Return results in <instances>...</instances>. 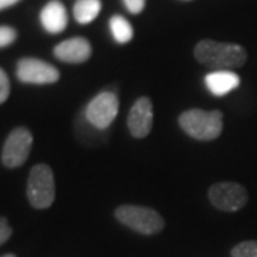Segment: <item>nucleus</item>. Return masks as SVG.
Returning a JSON list of instances; mask_svg holds the SVG:
<instances>
[{
    "label": "nucleus",
    "instance_id": "obj_1",
    "mask_svg": "<svg viewBox=\"0 0 257 257\" xmlns=\"http://www.w3.org/2000/svg\"><path fill=\"white\" fill-rule=\"evenodd\" d=\"M194 57L199 63L223 70L229 67H241L247 62V52L236 43L204 39L194 47Z\"/></svg>",
    "mask_w": 257,
    "mask_h": 257
},
{
    "label": "nucleus",
    "instance_id": "obj_2",
    "mask_svg": "<svg viewBox=\"0 0 257 257\" xmlns=\"http://www.w3.org/2000/svg\"><path fill=\"white\" fill-rule=\"evenodd\" d=\"M179 124L190 138L210 142L219 138L223 132V113L220 110L190 109L180 114Z\"/></svg>",
    "mask_w": 257,
    "mask_h": 257
},
{
    "label": "nucleus",
    "instance_id": "obj_3",
    "mask_svg": "<svg viewBox=\"0 0 257 257\" xmlns=\"http://www.w3.org/2000/svg\"><path fill=\"white\" fill-rule=\"evenodd\" d=\"M29 203L35 209H47L50 207L56 197V184L53 170L50 166L40 165L33 166L30 170L26 186Z\"/></svg>",
    "mask_w": 257,
    "mask_h": 257
},
{
    "label": "nucleus",
    "instance_id": "obj_4",
    "mask_svg": "<svg viewBox=\"0 0 257 257\" xmlns=\"http://www.w3.org/2000/svg\"><path fill=\"white\" fill-rule=\"evenodd\" d=\"M114 216L121 224L127 226L128 229L146 236L156 234L165 227V220L160 216V213L143 206L123 204L116 209Z\"/></svg>",
    "mask_w": 257,
    "mask_h": 257
},
{
    "label": "nucleus",
    "instance_id": "obj_5",
    "mask_svg": "<svg viewBox=\"0 0 257 257\" xmlns=\"http://www.w3.org/2000/svg\"><path fill=\"white\" fill-rule=\"evenodd\" d=\"M33 146V135L26 127L13 128L2 150V163L8 169H16L28 160Z\"/></svg>",
    "mask_w": 257,
    "mask_h": 257
},
{
    "label": "nucleus",
    "instance_id": "obj_6",
    "mask_svg": "<svg viewBox=\"0 0 257 257\" xmlns=\"http://www.w3.org/2000/svg\"><path fill=\"white\" fill-rule=\"evenodd\" d=\"M119 113V99L113 92H101L86 106L84 116L93 127L104 130L110 126Z\"/></svg>",
    "mask_w": 257,
    "mask_h": 257
},
{
    "label": "nucleus",
    "instance_id": "obj_7",
    "mask_svg": "<svg viewBox=\"0 0 257 257\" xmlns=\"http://www.w3.org/2000/svg\"><path fill=\"white\" fill-rule=\"evenodd\" d=\"M209 200L219 210L237 211L246 206L247 190L234 182H219L209 189Z\"/></svg>",
    "mask_w": 257,
    "mask_h": 257
},
{
    "label": "nucleus",
    "instance_id": "obj_8",
    "mask_svg": "<svg viewBox=\"0 0 257 257\" xmlns=\"http://www.w3.org/2000/svg\"><path fill=\"white\" fill-rule=\"evenodd\" d=\"M16 76L22 83L29 84H53L59 82L60 72L53 64L36 57H23L18 62Z\"/></svg>",
    "mask_w": 257,
    "mask_h": 257
},
{
    "label": "nucleus",
    "instance_id": "obj_9",
    "mask_svg": "<svg viewBox=\"0 0 257 257\" xmlns=\"http://www.w3.org/2000/svg\"><path fill=\"white\" fill-rule=\"evenodd\" d=\"M127 127L130 135L136 139H145L153 127V103L143 96L139 97L128 113Z\"/></svg>",
    "mask_w": 257,
    "mask_h": 257
},
{
    "label": "nucleus",
    "instance_id": "obj_10",
    "mask_svg": "<svg viewBox=\"0 0 257 257\" xmlns=\"http://www.w3.org/2000/svg\"><path fill=\"white\" fill-rule=\"evenodd\" d=\"M53 53L56 59L64 63H84L92 56V45L84 37H72L56 45Z\"/></svg>",
    "mask_w": 257,
    "mask_h": 257
},
{
    "label": "nucleus",
    "instance_id": "obj_11",
    "mask_svg": "<svg viewBox=\"0 0 257 257\" xmlns=\"http://www.w3.org/2000/svg\"><path fill=\"white\" fill-rule=\"evenodd\" d=\"M67 10L59 0H50L43 6L40 12V23L43 29L50 35L62 33L67 28Z\"/></svg>",
    "mask_w": 257,
    "mask_h": 257
},
{
    "label": "nucleus",
    "instance_id": "obj_12",
    "mask_svg": "<svg viewBox=\"0 0 257 257\" xmlns=\"http://www.w3.org/2000/svg\"><path fill=\"white\" fill-rule=\"evenodd\" d=\"M204 83L209 89V92L214 96H226L231 90L237 89L240 86L239 74L230 70H216L206 74Z\"/></svg>",
    "mask_w": 257,
    "mask_h": 257
},
{
    "label": "nucleus",
    "instance_id": "obj_13",
    "mask_svg": "<svg viewBox=\"0 0 257 257\" xmlns=\"http://www.w3.org/2000/svg\"><path fill=\"white\" fill-rule=\"evenodd\" d=\"M100 10L101 0H76L73 16L79 25H89L99 16Z\"/></svg>",
    "mask_w": 257,
    "mask_h": 257
},
{
    "label": "nucleus",
    "instance_id": "obj_14",
    "mask_svg": "<svg viewBox=\"0 0 257 257\" xmlns=\"http://www.w3.org/2000/svg\"><path fill=\"white\" fill-rule=\"evenodd\" d=\"M109 29L113 39L119 43V45H126L132 39H133V28L130 25L127 19L123 18L121 15H114L109 20Z\"/></svg>",
    "mask_w": 257,
    "mask_h": 257
},
{
    "label": "nucleus",
    "instance_id": "obj_15",
    "mask_svg": "<svg viewBox=\"0 0 257 257\" xmlns=\"http://www.w3.org/2000/svg\"><path fill=\"white\" fill-rule=\"evenodd\" d=\"M231 257H257V240H247L231 248Z\"/></svg>",
    "mask_w": 257,
    "mask_h": 257
},
{
    "label": "nucleus",
    "instance_id": "obj_16",
    "mask_svg": "<svg viewBox=\"0 0 257 257\" xmlns=\"http://www.w3.org/2000/svg\"><path fill=\"white\" fill-rule=\"evenodd\" d=\"M18 39V32L10 26H0V49L10 46Z\"/></svg>",
    "mask_w": 257,
    "mask_h": 257
},
{
    "label": "nucleus",
    "instance_id": "obj_17",
    "mask_svg": "<svg viewBox=\"0 0 257 257\" xmlns=\"http://www.w3.org/2000/svg\"><path fill=\"white\" fill-rule=\"evenodd\" d=\"M10 94V82L6 72L0 67V104L8 100Z\"/></svg>",
    "mask_w": 257,
    "mask_h": 257
},
{
    "label": "nucleus",
    "instance_id": "obj_18",
    "mask_svg": "<svg viewBox=\"0 0 257 257\" xmlns=\"http://www.w3.org/2000/svg\"><path fill=\"white\" fill-rule=\"evenodd\" d=\"M12 234H13V229L9 224L8 219L0 216V246L5 244L12 237Z\"/></svg>",
    "mask_w": 257,
    "mask_h": 257
},
{
    "label": "nucleus",
    "instance_id": "obj_19",
    "mask_svg": "<svg viewBox=\"0 0 257 257\" xmlns=\"http://www.w3.org/2000/svg\"><path fill=\"white\" fill-rule=\"evenodd\" d=\"M121 2L132 15H140L146 8V0H121Z\"/></svg>",
    "mask_w": 257,
    "mask_h": 257
},
{
    "label": "nucleus",
    "instance_id": "obj_20",
    "mask_svg": "<svg viewBox=\"0 0 257 257\" xmlns=\"http://www.w3.org/2000/svg\"><path fill=\"white\" fill-rule=\"evenodd\" d=\"M20 0H0V10L8 9V8H12L15 5H18Z\"/></svg>",
    "mask_w": 257,
    "mask_h": 257
},
{
    "label": "nucleus",
    "instance_id": "obj_21",
    "mask_svg": "<svg viewBox=\"0 0 257 257\" xmlns=\"http://www.w3.org/2000/svg\"><path fill=\"white\" fill-rule=\"evenodd\" d=\"M2 257H16V256H15V254H10L9 253V254H5V256H2Z\"/></svg>",
    "mask_w": 257,
    "mask_h": 257
},
{
    "label": "nucleus",
    "instance_id": "obj_22",
    "mask_svg": "<svg viewBox=\"0 0 257 257\" xmlns=\"http://www.w3.org/2000/svg\"><path fill=\"white\" fill-rule=\"evenodd\" d=\"M183 2H190V0H183Z\"/></svg>",
    "mask_w": 257,
    "mask_h": 257
}]
</instances>
